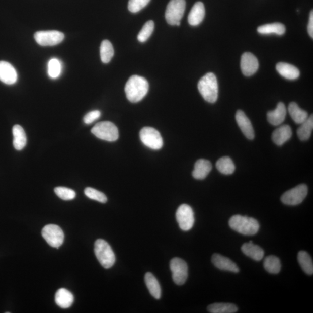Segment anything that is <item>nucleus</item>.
<instances>
[{"label":"nucleus","instance_id":"obj_1","mask_svg":"<svg viewBox=\"0 0 313 313\" xmlns=\"http://www.w3.org/2000/svg\"><path fill=\"white\" fill-rule=\"evenodd\" d=\"M149 85L147 80L139 75H132L129 79L125 87L127 98L132 103H137L146 96Z\"/></svg>","mask_w":313,"mask_h":313},{"label":"nucleus","instance_id":"obj_2","mask_svg":"<svg viewBox=\"0 0 313 313\" xmlns=\"http://www.w3.org/2000/svg\"><path fill=\"white\" fill-rule=\"evenodd\" d=\"M198 89L206 101L215 103L218 98L219 91L216 75L212 72L206 74L198 82Z\"/></svg>","mask_w":313,"mask_h":313},{"label":"nucleus","instance_id":"obj_3","mask_svg":"<svg viewBox=\"0 0 313 313\" xmlns=\"http://www.w3.org/2000/svg\"><path fill=\"white\" fill-rule=\"evenodd\" d=\"M229 226L232 230L245 236H253L259 230L258 221L253 217L234 215L229 220Z\"/></svg>","mask_w":313,"mask_h":313},{"label":"nucleus","instance_id":"obj_4","mask_svg":"<svg viewBox=\"0 0 313 313\" xmlns=\"http://www.w3.org/2000/svg\"><path fill=\"white\" fill-rule=\"evenodd\" d=\"M94 251L99 262L104 268H112L115 263V254L112 247L105 240H97L95 243Z\"/></svg>","mask_w":313,"mask_h":313},{"label":"nucleus","instance_id":"obj_5","mask_svg":"<svg viewBox=\"0 0 313 313\" xmlns=\"http://www.w3.org/2000/svg\"><path fill=\"white\" fill-rule=\"evenodd\" d=\"M91 132L98 138L108 142H114L119 137L117 127L110 121H103L97 124L91 129Z\"/></svg>","mask_w":313,"mask_h":313},{"label":"nucleus","instance_id":"obj_6","mask_svg":"<svg viewBox=\"0 0 313 313\" xmlns=\"http://www.w3.org/2000/svg\"><path fill=\"white\" fill-rule=\"evenodd\" d=\"M186 9L185 0H171L166 11V21L170 25H181V20Z\"/></svg>","mask_w":313,"mask_h":313},{"label":"nucleus","instance_id":"obj_7","mask_svg":"<svg viewBox=\"0 0 313 313\" xmlns=\"http://www.w3.org/2000/svg\"><path fill=\"white\" fill-rule=\"evenodd\" d=\"M172 276L175 284H184L188 277V266L186 262L179 258H174L170 262Z\"/></svg>","mask_w":313,"mask_h":313},{"label":"nucleus","instance_id":"obj_8","mask_svg":"<svg viewBox=\"0 0 313 313\" xmlns=\"http://www.w3.org/2000/svg\"><path fill=\"white\" fill-rule=\"evenodd\" d=\"M142 142L152 150H159L163 146V140L160 132L151 127H144L140 132Z\"/></svg>","mask_w":313,"mask_h":313},{"label":"nucleus","instance_id":"obj_9","mask_svg":"<svg viewBox=\"0 0 313 313\" xmlns=\"http://www.w3.org/2000/svg\"><path fill=\"white\" fill-rule=\"evenodd\" d=\"M41 233L45 241L52 247L59 248L63 243V231L57 225H47L42 230Z\"/></svg>","mask_w":313,"mask_h":313},{"label":"nucleus","instance_id":"obj_10","mask_svg":"<svg viewBox=\"0 0 313 313\" xmlns=\"http://www.w3.org/2000/svg\"><path fill=\"white\" fill-rule=\"evenodd\" d=\"M307 193V186L304 184H301L282 194L281 200L285 205H299L306 197Z\"/></svg>","mask_w":313,"mask_h":313},{"label":"nucleus","instance_id":"obj_11","mask_svg":"<svg viewBox=\"0 0 313 313\" xmlns=\"http://www.w3.org/2000/svg\"><path fill=\"white\" fill-rule=\"evenodd\" d=\"M176 218L179 227L185 231L192 228L195 221L193 209L187 204H182L178 208Z\"/></svg>","mask_w":313,"mask_h":313},{"label":"nucleus","instance_id":"obj_12","mask_svg":"<svg viewBox=\"0 0 313 313\" xmlns=\"http://www.w3.org/2000/svg\"><path fill=\"white\" fill-rule=\"evenodd\" d=\"M34 39L37 44L43 47L58 45L63 41L64 34L57 30L39 31L34 34Z\"/></svg>","mask_w":313,"mask_h":313},{"label":"nucleus","instance_id":"obj_13","mask_svg":"<svg viewBox=\"0 0 313 313\" xmlns=\"http://www.w3.org/2000/svg\"><path fill=\"white\" fill-rule=\"evenodd\" d=\"M258 60L253 53H243L241 59V69L244 75L248 77L254 75L258 70Z\"/></svg>","mask_w":313,"mask_h":313},{"label":"nucleus","instance_id":"obj_14","mask_svg":"<svg viewBox=\"0 0 313 313\" xmlns=\"http://www.w3.org/2000/svg\"><path fill=\"white\" fill-rule=\"evenodd\" d=\"M17 80V72L15 68L9 62L0 61V81L7 85H13Z\"/></svg>","mask_w":313,"mask_h":313},{"label":"nucleus","instance_id":"obj_15","mask_svg":"<svg viewBox=\"0 0 313 313\" xmlns=\"http://www.w3.org/2000/svg\"><path fill=\"white\" fill-rule=\"evenodd\" d=\"M236 120L243 134L250 140L254 139L255 132L249 118L242 110H239L236 114Z\"/></svg>","mask_w":313,"mask_h":313},{"label":"nucleus","instance_id":"obj_16","mask_svg":"<svg viewBox=\"0 0 313 313\" xmlns=\"http://www.w3.org/2000/svg\"><path fill=\"white\" fill-rule=\"evenodd\" d=\"M212 262L217 268L220 270L228 271V272L238 273L240 269L236 263L231 259L218 254H213Z\"/></svg>","mask_w":313,"mask_h":313},{"label":"nucleus","instance_id":"obj_17","mask_svg":"<svg viewBox=\"0 0 313 313\" xmlns=\"http://www.w3.org/2000/svg\"><path fill=\"white\" fill-rule=\"evenodd\" d=\"M287 108L283 103H278L276 109L270 111L267 114V118L269 123L274 126L280 125L283 123L287 116Z\"/></svg>","mask_w":313,"mask_h":313},{"label":"nucleus","instance_id":"obj_18","mask_svg":"<svg viewBox=\"0 0 313 313\" xmlns=\"http://www.w3.org/2000/svg\"><path fill=\"white\" fill-rule=\"evenodd\" d=\"M205 15V10L204 4L202 2H197L193 6L188 16L189 24L192 26L200 25L203 21Z\"/></svg>","mask_w":313,"mask_h":313},{"label":"nucleus","instance_id":"obj_19","mask_svg":"<svg viewBox=\"0 0 313 313\" xmlns=\"http://www.w3.org/2000/svg\"><path fill=\"white\" fill-rule=\"evenodd\" d=\"M292 135V131L291 127L288 125H283L273 132L272 140L273 142L278 146H282L291 139Z\"/></svg>","mask_w":313,"mask_h":313},{"label":"nucleus","instance_id":"obj_20","mask_svg":"<svg viewBox=\"0 0 313 313\" xmlns=\"http://www.w3.org/2000/svg\"><path fill=\"white\" fill-rule=\"evenodd\" d=\"M212 169V164L208 160H198L194 165V169L192 173L193 177L196 179L202 180L208 176Z\"/></svg>","mask_w":313,"mask_h":313},{"label":"nucleus","instance_id":"obj_21","mask_svg":"<svg viewBox=\"0 0 313 313\" xmlns=\"http://www.w3.org/2000/svg\"><path fill=\"white\" fill-rule=\"evenodd\" d=\"M242 251L247 257L255 261H261L264 257L265 253L262 248L257 245H255L252 241L244 244L242 247Z\"/></svg>","mask_w":313,"mask_h":313},{"label":"nucleus","instance_id":"obj_22","mask_svg":"<svg viewBox=\"0 0 313 313\" xmlns=\"http://www.w3.org/2000/svg\"><path fill=\"white\" fill-rule=\"evenodd\" d=\"M277 71L282 77L288 80H295L299 78L300 71L298 68L291 64L280 62L276 66Z\"/></svg>","mask_w":313,"mask_h":313},{"label":"nucleus","instance_id":"obj_23","mask_svg":"<svg viewBox=\"0 0 313 313\" xmlns=\"http://www.w3.org/2000/svg\"><path fill=\"white\" fill-rule=\"evenodd\" d=\"M55 299L58 306L62 308H67L73 303L74 296L67 289L61 288L56 293Z\"/></svg>","mask_w":313,"mask_h":313},{"label":"nucleus","instance_id":"obj_24","mask_svg":"<svg viewBox=\"0 0 313 313\" xmlns=\"http://www.w3.org/2000/svg\"><path fill=\"white\" fill-rule=\"evenodd\" d=\"M145 284L151 296L156 299H160L162 296L161 287L156 278L151 273H147L144 276Z\"/></svg>","mask_w":313,"mask_h":313},{"label":"nucleus","instance_id":"obj_25","mask_svg":"<svg viewBox=\"0 0 313 313\" xmlns=\"http://www.w3.org/2000/svg\"><path fill=\"white\" fill-rule=\"evenodd\" d=\"M14 136L13 144L15 149L21 150L26 145L27 138L24 129L19 125H15L13 128Z\"/></svg>","mask_w":313,"mask_h":313},{"label":"nucleus","instance_id":"obj_26","mask_svg":"<svg viewBox=\"0 0 313 313\" xmlns=\"http://www.w3.org/2000/svg\"><path fill=\"white\" fill-rule=\"evenodd\" d=\"M288 112L296 124H301L308 117V113L299 108L295 102H291L288 106Z\"/></svg>","mask_w":313,"mask_h":313},{"label":"nucleus","instance_id":"obj_27","mask_svg":"<svg viewBox=\"0 0 313 313\" xmlns=\"http://www.w3.org/2000/svg\"><path fill=\"white\" fill-rule=\"evenodd\" d=\"M257 31L262 34H276L281 36L285 33L286 28L281 23H273L258 27Z\"/></svg>","mask_w":313,"mask_h":313},{"label":"nucleus","instance_id":"obj_28","mask_svg":"<svg viewBox=\"0 0 313 313\" xmlns=\"http://www.w3.org/2000/svg\"><path fill=\"white\" fill-rule=\"evenodd\" d=\"M217 170L224 175H231L235 171V165L232 160L229 156H223L216 164Z\"/></svg>","mask_w":313,"mask_h":313},{"label":"nucleus","instance_id":"obj_29","mask_svg":"<svg viewBox=\"0 0 313 313\" xmlns=\"http://www.w3.org/2000/svg\"><path fill=\"white\" fill-rule=\"evenodd\" d=\"M313 129L312 115L308 117L306 121L301 124L300 127L297 129V133L299 138L302 141H306L310 138Z\"/></svg>","mask_w":313,"mask_h":313},{"label":"nucleus","instance_id":"obj_30","mask_svg":"<svg viewBox=\"0 0 313 313\" xmlns=\"http://www.w3.org/2000/svg\"><path fill=\"white\" fill-rule=\"evenodd\" d=\"M263 266L267 272L271 274L279 273L281 269L280 259L274 255L269 256L265 259Z\"/></svg>","mask_w":313,"mask_h":313},{"label":"nucleus","instance_id":"obj_31","mask_svg":"<svg viewBox=\"0 0 313 313\" xmlns=\"http://www.w3.org/2000/svg\"><path fill=\"white\" fill-rule=\"evenodd\" d=\"M299 265L304 272L308 275H312L313 263L310 255L307 252L301 251L297 255Z\"/></svg>","mask_w":313,"mask_h":313},{"label":"nucleus","instance_id":"obj_32","mask_svg":"<svg viewBox=\"0 0 313 313\" xmlns=\"http://www.w3.org/2000/svg\"><path fill=\"white\" fill-rule=\"evenodd\" d=\"M208 311L211 313H234L238 312V308L232 303H217L209 305Z\"/></svg>","mask_w":313,"mask_h":313},{"label":"nucleus","instance_id":"obj_33","mask_svg":"<svg viewBox=\"0 0 313 313\" xmlns=\"http://www.w3.org/2000/svg\"><path fill=\"white\" fill-rule=\"evenodd\" d=\"M114 48L111 43L105 40L102 42L100 47V55L102 62L108 63L114 56Z\"/></svg>","mask_w":313,"mask_h":313},{"label":"nucleus","instance_id":"obj_34","mask_svg":"<svg viewBox=\"0 0 313 313\" xmlns=\"http://www.w3.org/2000/svg\"><path fill=\"white\" fill-rule=\"evenodd\" d=\"M62 71V63L56 58L51 59L48 63V74L52 79H58Z\"/></svg>","mask_w":313,"mask_h":313},{"label":"nucleus","instance_id":"obj_35","mask_svg":"<svg viewBox=\"0 0 313 313\" xmlns=\"http://www.w3.org/2000/svg\"><path fill=\"white\" fill-rule=\"evenodd\" d=\"M154 29V23L152 21H148L144 25L137 36V39L140 43H144L151 36Z\"/></svg>","mask_w":313,"mask_h":313},{"label":"nucleus","instance_id":"obj_36","mask_svg":"<svg viewBox=\"0 0 313 313\" xmlns=\"http://www.w3.org/2000/svg\"><path fill=\"white\" fill-rule=\"evenodd\" d=\"M85 193L90 199L100 202L101 203H106L108 201L105 194L93 188H87L85 190Z\"/></svg>","mask_w":313,"mask_h":313},{"label":"nucleus","instance_id":"obj_37","mask_svg":"<svg viewBox=\"0 0 313 313\" xmlns=\"http://www.w3.org/2000/svg\"><path fill=\"white\" fill-rule=\"evenodd\" d=\"M54 190L56 195L63 200H73L76 196V193L73 190L64 187H58Z\"/></svg>","mask_w":313,"mask_h":313},{"label":"nucleus","instance_id":"obj_38","mask_svg":"<svg viewBox=\"0 0 313 313\" xmlns=\"http://www.w3.org/2000/svg\"><path fill=\"white\" fill-rule=\"evenodd\" d=\"M150 2V0H129L128 10L132 13H138Z\"/></svg>","mask_w":313,"mask_h":313},{"label":"nucleus","instance_id":"obj_39","mask_svg":"<svg viewBox=\"0 0 313 313\" xmlns=\"http://www.w3.org/2000/svg\"><path fill=\"white\" fill-rule=\"evenodd\" d=\"M101 116V113L100 111H99V110H93V111L88 113L84 117L83 120L85 124H90L98 120Z\"/></svg>","mask_w":313,"mask_h":313},{"label":"nucleus","instance_id":"obj_40","mask_svg":"<svg viewBox=\"0 0 313 313\" xmlns=\"http://www.w3.org/2000/svg\"><path fill=\"white\" fill-rule=\"evenodd\" d=\"M308 33L309 35L312 38L313 37V12L311 11L310 14V17H309L308 24L307 26Z\"/></svg>","mask_w":313,"mask_h":313}]
</instances>
